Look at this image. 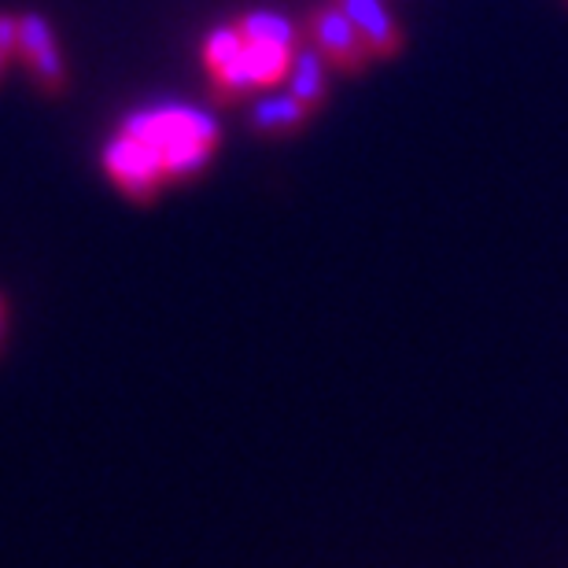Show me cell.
Listing matches in <instances>:
<instances>
[{
	"mask_svg": "<svg viewBox=\"0 0 568 568\" xmlns=\"http://www.w3.org/2000/svg\"><path fill=\"white\" fill-rule=\"evenodd\" d=\"M333 4L355 22L377 60H392L403 52V30L392 19V11L384 8V0H333Z\"/></svg>",
	"mask_w": 568,
	"mask_h": 568,
	"instance_id": "obj_6",
	"label": "cell"
},
{
	"mask_svg": "<svg viewBox=\"0 0 568 568\" xmlns=\"http://www.w3.org/2000/svg\"><path fill=\"white\" fill-rule=\"evenodd\" d=\"M16 52L27 60L30 74L38 78V85L49 97L67 89V67L60 55V44L52 38V27L41 16H19L16 27Z\"/></svg>",
	"mask_w": 568,
	"mask_h": 568,
	"instance_id": "obj_4",
	"label": "cell"
},
{
	"mask_svg": "<svg viewBox=\"0 0 568 568\" xmlns=\"http://www.w3.org/2000/svg\"><path fill=\"white\" fill-rule=\"evenodd\" d=\"M126 133L155 155L163 178H192L219 144V126L207 115L174 108L155 111V115H138Z\"/></svg>",
	"mask_w": 568,
	"mask_h": 568,
	"instance_id": "obj_1",
	"label": "cell"
},
{
	"mask_svg": "<svg viewBox=\"0 0 568 568\" xmlns=\"http://www.w3.org/2000/svg\"><path fill=\"white\" fill-rule=\"evenodd\" d=\"M311 115H314V111L306 108L303 100H295L292 93H277V97H266V100H258V104H255L252 130L266 133V138H288V133L303 130Z\"/></svg>",
	"mask_w": 568,
	"mask_h": 568,
	"instance_id": "obj_8",
	"label": "cell"
},
{
	"mask_svg": "<svg viewBox=\"0 0 568 568\" xmlns=\"http://www.w3.org/2000/svg\"><path fill=\"white\" fill-rule=\"evenodd\" d=\"M4 339H8V295L0 292V351H4Z\"/></svg>",
	"mask_w": 568,
	"mask_h": 568,
	"instance_id": "obj_12",
	"label": "cell"
},
{
	"mask_svg": "<svg viewBox=\"0 0 568 568\" xmlns=\"http://www.w3.org/2000/svg\"><path fill=\"white\" fill-rule=\"evenodd\" d=\"M292 63V49H277V44H263V41H244V49L233 55L230 63H222L214 74V97L222 104H230L247 89L258 85H274L288 74Z\"/></svg>",
	"mask_w": 568,
	"mask_h": 568,
	"instance_id": "obj_2",
	"label": "cell"
},
{
	"mask_svg": "<svg viewBox=\"0 0 568 568\" xmlns=\"http://www.w3.org/2000/svg\"><path fill=\"white\" fill-rule=\"evenodd\" d=\"M288 93L303 100L306 108L317 111L328 100V82H325V55L317 44H295L292 63H288Z\"/></svg>",
	"mask_w": 568,
	"mask_h": 568,
	"instance_id": "obj_7",
	"label": "cell"
},
{
	"mask_svg": "<svg viewBox=\"0 0 568 568\" xmlns=\"http://www.w3.org/2000/svg\"><path fill=\"white\" fill-rule=\"evenodd\" d=\"M16 27H19L16 16H0V74H4L11 55H16Z\"/></svg>",
	"mask_w": 568,
	"mask_h": 568,
	"instance_id": "obj_11",
	"label": "cell"
},
{
	"mask_svg": "<svg viewBox=\"0 0 568 568\" xmlns=\"http://www.w3.org/2000/svg\"><path fill=\"white\" fill-rule=\"evenodd\" d=\"M306 27L314 33V44L322 49V55L339 71L358 74L362 67L373 60L366 38L358 33V27L351 22L336 4H317L306 19Z\"/></svg>",
	"mask_w": 568,
	"mask_h": 568,
	"instance_id": "obj_3",
	"label": "cell"
},
{
	"mask_svg": "<svg viewBox=\"0 0 568 568\" xmlns=\"http://www.w3.org/2000/svg\"><path fill=\"white\" fill-rule=\"evenodd\" d=\"M236 30L244 33V41H263L277 44V49H295L300 44V30L277 11H247L244 19H236Z\"/></svg>",
	"mask_w": 568,
	"mask_h": 568,
	"instance_id": "obj_9",
	"label": "cell"
},
{
	"mask_svg": "<svg viewBox=\"0 0 568 568\" xmlns=\"http://www.w3.org/2000/svg\"><path fill=\"white\" fill-rule=\"evenodd\" d=\"M104 163H108V174L115 178L119 185L126 189L133 200H141V203L152 200L155 185L163 181V170H159L155 155L148 152L141 141H133L130 133H122L119 141H111Z\"/></svg>",
	"mask_w": 568,
	"mask_h": 568,
	"instance_id": "obj_5",
	"label": "cell"
},
{
	"mask_svg": "<svg viewBox=\"0 0 568 568\" xmlns=\"http://www.w3.org/2000/svg\"><path fill=\"white\" fill-rule=\"evenodd\" d=\"M241 49H244V33L236 30V22H233V27H222L211 33L207 44H203V60H207L211 71H219V67L230 63Z\"/></svg>",
	"mask_w": 568,
	"mask_h": 568,
	"instance_id": "obj_10",
	"label": "cell"
}]
</instances>
